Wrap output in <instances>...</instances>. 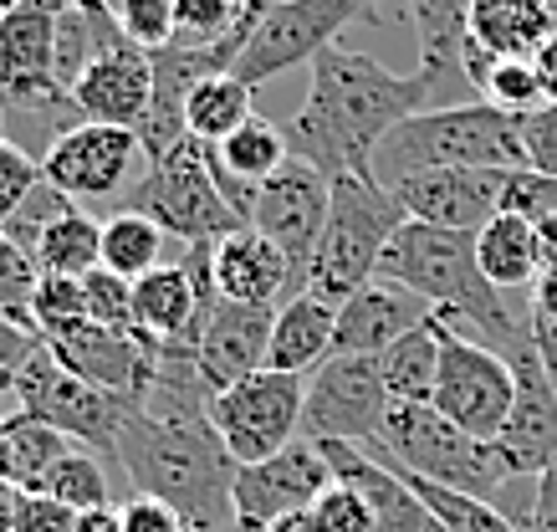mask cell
<instances>
[{"label": "cell", "mask_w": 557, "mask_h": 532, "mask_svg": "<svg viewBox=\"0 0 557 532\" xmlns=\"http://www.w3.org/2000/svg\"><path fill=\"white\" fill-rule=\"evenodd\" d=\"M41 492H47L51 502L72 507V512H102V507H113L102 456H92V450H83V446H72L62 461L51 466L47 481H41Z\"/></svg>", "instance_id": "33"}, {"label": "cell", "mask_w": 557, "mask_h": 532, "mask_svg": "<svg viewBox=\"0 0 557 532\" xmlns=\"http://www.w3.org/2000/svg\"><path fill=\"white\" fill-rule=\"evenodd\" d=\"M77 323H87V302H83V276H47L36 282L32 293V327L36 338H62Z\"/></svg>", "instance_id": "35"}, {"label": "cell", "mask_w": 557, "mask_h": 532, "mask_svg": "<svg viewBox=\"0 0 557 532\" xmlns=\"http://www.w3.org/2000/svg\"><path fill=\"white\" fill-rule=\"evenodd\" d=\"M251 98H256V87H246L236 72H225V77H210V83H200L195 92H189V103H185L189 138H200V144H220L225 134H236L240 123L256 113Z\"/></svg>", "instance_id": "32"}, {"label": "cell", "mask_w": 557, "mask_h": 532, "mask_svg": "<svg viewBox=\"0 0 557 532\" xmlns=\"http://www.w3.org/2000/svg\"><path fill=\"white\" fill-rule=\"evenodd\" d=\"M102 11H108V16H113V11H119V0H98Z\"/></svg>", "instance_id": "57"}, {"label": "cell", "mask_w": 557, "mask_h": 532, "mask_svg": "<svg viewBox=\"0 0 557 532\" xmlns=\"http://www.w3.org/2000/svg\"><path fill=\"white\" fill-rule=\"evenodd\" d=\"M83 302H87V323L134 333V282L113 276L108 267H92L83 276Z\"/></svg>", "instance_id": "38"}, {"label": "cell", "mask_w": 557, "mask_h": 532, "mask_svg": "<svg viewBox=\"0 0 557 532\" xmlns=\"http://www.w3.org/2000/svg\"><path fill=\"white\" fill-rule=\"evenodd\" d=\"M435 318L430 302L414 293L394 287V282H369L358 287L348 302H338V327H333V354H363L379 359L388 344H399L409 327H420Z\"/></svg>", "instance_id": "24"}, {"label": "cell", "mask_w": 557, "mask_h": 532, "mask_svg": "<svg viewBox=\"0 0 557 532\" xmlns=\"http://www.w3.org/2000/svg\"><path fill=\"white\" fill-rule=\"evenodd\" d=\"M72 5H83V11H102L98 0H72Z\"/></svg>", "instance_id": "56"}, {"label": "cell", "mask_w": 557, "mask_h": 532, "mask_svg": "<svg viewBox=\"0 0 557 532\" xmlns=\"http://www.w3.org/2000/svg\"><path fill=\"white\" fill-rule=\"evenodd\" d=\"M312 522H318V532H373L369 502L358 497L354 486H343V481H333V486L312 502Z\"/></svg>", "instance_id": "42"}, {"label": "cell", "mask_w": 557, "mask_h": 532, "mask_svg": "<svg viewBox=\"0 0 557 532\" xmlns=\"http://www.w3.org/2000/svg\"><path fill=\"white\" fill-rule=\"evenodd\" d=\"M0 532H16V492L0 486Z\"/></svg>", "instance_id": "51"}, {"label": "cell", "mask_w": 557, "mask_h": 532, "mask_svg": "<svg viewBox=\"0 0 557 532\" xmlns=\"http://www.w3.org/2000/svg\"><path fill=\"white\" fill-rule=\"evenodd\" d=\"M41 185V159L16 144V138H0V225L21 210V200Z\"/></svg>", "instance_id": "40"}, {"label": "cell", "mask_w": 557, "mask_h": 532, "mask_svg": "<svg viewBox=\"0 0 557 532\" xmlns=\"http://www.w3.org/2000/svg\"><path fill=\"white\" fill-rule=\"evenodd\" d=\"M153 103V62L138 52L134 41H123L113 52H102L92 67L72 87V108L83 123H113V128H134L149 119Z\"/></svg>", "instance_id": "21"}, {"label": "cell", "mask_w": 557, "mask_h": 532, "mask_svg": "<svg viewBox=\"0 0 557 532\" xmlns=\"http://www.w3.org/2000/svg\"><path fill=\"white\" fill-rule=\"evenodd\" d=\"M384 0H276L261 11L246 52L236 57V77L246 87H261L282 72L318 62L354 21H373Z\"/></svg>", "instance_id": "8"}, {"label": "cell", "mask_w": 557, "mask_h": 532, "mask_svg": "<svg viewBox=\"0 0 557 532\" xmlns=\"http://www.w3.org/2000/svg\"><path fill=\"white\" fill-rule=\"evenodd\" d=\"M322 461L333 471V481L354 486L358 497L369 502L373 532H445L440 517L420 502V492L399 477V466L379 456L369 446H348V441H318Z\"/></svg>", "instance_id": "17"}, {"label": "cell", "mask_w": 557, "mask_h": 532, "mask_svg": "<svg viewBox=\"0 0 557 532\" xmlns=\"http://www.w3.org/2000/svg\"><path fill=\"white\" fill-rule=\"evenodd\" d=\"M0 435H5V450H11V486L16 492H41L47 471L72 450L62 430H51L47 420H32L21 410L11 420H0Z\"/></svg>", "instance_id": "31"}, {"label": "cell", "mask_w": 557, "mask_h": 532, "mask_svg": "<svg viewBox=\"0 0 557 532\" xmlns=\"http://www.w3.org/2000/svg\"><path fill=\"white\" fill-rule=\"evenodd\" d=\"M16 415V374H0V420Z\"/></svg>", "instance_id": "52"}, {"label": "cell", "mask_w": 557, "mask_h": 532, "mask_svg": "<svg viewBox=\"0 0 557 532\" xmlns=\"http://www.w3.org/2000/svg\"><path fill=\"white\" fill-rule=\"evenodd\" d=\"M424 108H435L430 72H388L369 52L327 47L312 62V87L287 128V144L327 180H369L373 149L384 144V134Z\"/></svg>", "instance_id": "1"}, {"label": "cell", "mask_w": 557, "mask_h": 532, "mask_svg": "<svg viewBox=\"0 0 557 532\" xmlns=\"http://www.w3.org/2000/svg\"><path fill=\"white\" fill-rule=\"evenodd\" d=\"M36 348H41V338H36L32 327H16L11 318H0V374H16Z\"/></svg>", "instance_id": "46"}, {"label": "cell", "mask_w": 557, "mask_h": 532, "mask_svg": "<svg viewBox=\"0 0 557 532\" xmlns=\"http://www.w3.org/2000/svg\"><path fill=\"white\" fill-rule=\"evenodd\" d=\"M240 5H246V11H256V16H261V11H267V5H276V0H240Z\"/></svg>", "instance_id": "54"}, {"label": "cell", "mask_w": 557, "mask_h": 532, "mask_svg": "<svg viewBox=\"0 0 557 532\" xmlns=\"http://www.w3.org/2000/svg\"><path fill=\"white\" fill-rule=\"evenodd\" d=\"M256 21L261 16L240 0H180V32L170 47H215L231 36H251Z\"/></svg>", "instance_id": "34"}, {"label": "cell", "mask_w": 557, "mask_h": 532, "mask_svg": "<svg viewBox=\"0 0 557 532\" xmlns=\"http://www.w3.org/2000/svg\"><path fill=\"white\" fill-rule=\"evenodd\" d=\"M333 327H338V308L318 293H292L276 318H271V344H267V369L276 374H312L327 354H333Z\"/></svg>", "instance_id": "25"}, {"label": "cell", "mask_w": 557, "mask_h": 532, "mask_svg": "<svg viewBox=\"0 0 557 532\" xmlns=\"http://www.w3.org/2000/svg\"><path fill=\"white\" fill-rule=\"evenodd\" d=\"M471 5H496V0H471Z\"/></svg>", "instance_id": "59"}, {"label": "cell", "mask_w": 557, "mask_h": 532, "mask_svg": "<svg viewBox=\"0 0 557 532\" xmlns=\"http://www.w3.org/2000/svg\"><path fill=\"white\" fill-rule=\"evenodd\" d=\"M164 231L149 221V215H138V210H119V215H108L102 221V267L123 282H144L153 267H164Z\"/></svg>", "instance_id": "30"}, {"label": "cell", "mask_w": 557, "mask_h": 532, "mask_svg": "<svg viewBox=\"0 0 557 532\" xmlns=\"http://www.w3.org/2000/svg\"><path fill=\"white\" fill-rule=\"evenodd\" d=\"M405 221V206L373 180H358V174L333 180V206H327L318 257L307 267V293L327 297L333 308L348 302L358 287H369L379 276V257Z\"/></svg>", "instance_id": "4"}, {"label": "cell", "mask_w": 557, "mask_h": 532, "mask_svg": "<svg viewBox=\"0 0 557 532\" xmlns=\"http://www.w3.org/2000/svg\"><path fill=\"white\" fill-rule=\"evenodd\" d=\"M388 420V389L379 359L363 354H327L307 374L302 430L307 441H348V446H379Z\"/></svg>", "instance_id": "12"}, {"label": "cell", "mask_w": 557, "mask_h": 532, "mask_svg": "<svg viewBox=\"0 0 557 532\" xmlns=\"http://www.w3.org/2000/svg\"><path fill=\"white\" fill-rule=\"evenodd\" d=\"M113 21L138 52H164L180 32V0H119Z\"/></svg>", "instance_id": "37"}, {"label": "cell", "mask_w": 557, "mask_h": 532, "mask_svg": "<svg viewBox=\"0 0 557 532\" xmlns=\"http://www.w3.org/2000/svg\"><path fill=\"white\" fill-rule=\"evenodd\" d=\"M41 282V267L26 246L0 231V318H11L16 327H32V293ZM36 333V327H32Z\"/></svg>", "instance_id": "36"}, {"label": "cell", "mask_w": 557, "mask_h": 532, "mask_svg": "<svg viewBox=\"0 0 557 532\" xmlns=\"http://www.w3.org/2000/svg\"><path fill=\"white\" fill-rule=\"evenodd\" d=\"M271 308H246V302H225L215 297V308L205 318L200 348H195V369H200L205 395L215 399L231 384L251 379L267 369V344H271Z\"/></svg>", "instance_id": "20"}, {"label": "cell", "mask_w": 557, "mask_h": 532, "mask_svg": "<svg viewBox=\"0 0 557 532\" xmlns=\"http://www.w3.org/2000/svg\"><path fill=\"white\" fill-rule=\"evenodd\" d=\"M435 338H440V369H435V405L450 425H460L466 435L496 446V435L507 425L511 399H517V379L511 363L502 354H491L486 344H475L466 333H456L450 323L435 318Z\"/></svg>", "instance_id": "10"}, {"label": "cell", "mask_w": 557, "mask_h": 532, "mask_svg": "<svg viewBox=\"0 0 557 532\" xmlns=\"http://www.w3.org/2000/svg\"><path fill=\"white\" fill-rule=\"evenodd\" d=\"M47 354L67 374L98 384L108 395H123V399H138L144 384L153 379L159 369V354H153L138 333H123V327H102V323H77L72 333L62 338H47Z\"/></svg>", "instance_id": "19"}, {"label": "cell", "mask_w": 557, "mask_h": 532, "mask_svg": "<svg viewBox=\"0 0 557 532\" xmlns=\"http://www.w3.org/2000/svg\"><path fill=\"white\" fill-rule=\"evenodd\" d=\"M502 210L507 215H522V221H547L557 215V180L553 174H537V170H511L507 174V189H502Z\"/></svg>", "instance_id": "41"}, {"label": "cell", "mask_w": 557, "mask_h": 532, "mask_svg": "<svg viewBox=\"0 0 557 532\" xmlns=\"http://www.w3.org/2000/svg\"><path fill=\"white\" fill-rule=\"evenodd\" d=\"M471 36L491 57H537L557 36V16L547 0H496L471 5Z\"/></svg>", "instance_id": "27"}, {"label": "cell", "mask_w": 557, "mask_h": 532, "mask_svg": "<svg viewBox=\"0 0 557 532\" xmlns=\"http://www.w3.org/2000/svg\"><path fill=\"white\" fill-rule=\"evenodd\" d=\"M5 5H16V0H0V16H5Z\"/></svg>", "instance_id": "58"}, {"label": "cell", "mask_w": 557, "mask_h": 532, "mask_svg": "<svg viewBox=\"0 0 557 532\" xmlns=\"http://www.w3.org/2000/svg\"><path fill=\"white\" fill-rule=\"evenodd\" d=\"M537 231V251H542V267H557V215H547V221L532 225Z\"/></svg>", "instance_id": "49"}, {"label": "cell", "mask_w": 557, "mask_h": 532, "mask_svg": "<svg viewBox=\"0 0 557 532\" xmlns=\"http://www.w3.org/2000/svg\"><path fill=\"white\" fill-rule=\"evenodd\" d=\"M267 532H318V522H312V507H307V512L282 517V522H271Z\"/></svg>", "instance_id": "50"}, {"label": "cell", "mask_w": 557, "mask_h": 532, "mask_svg": "<svg viewBox=\"0 0 557 532\" xmlns=\"http://www.w3.org/2000/svg\"><path fill=\"white\" fill-rule=\"evenodd\" d=\"M435 369H440V338H435V318H430V323L409 327L399 344H388L379 354L388 405H430L435 399Z\"/></svg>", "instance_id": "28"}, {"label": "cell", "mask_w": 557, "mask_h": 532, "mask_svg": "<svg viewBox=\"0 0 557 532\" xmlns=\"http://www.w3.org/2000/svg\"><path fill=\"white\" fill-rule=\"evenodd\" d=\"M210 282H215V293L225 302H246V308H271V312L297 293L292 261L251 225L225 236L220 246H210Z\"/></svg>", "instance_id": "23"}, {"label": "cell", "mask_w": 557, "mask_h": 532, "mask_svg": "<svg viewBox=\"0 0 557 532\" xmlns=\"http://www.w3.org/2000/svg\"><path fill=\"white\" fill-rule=\"evenodd\" d=\"M527 308L542 323H557V267H542V276L532 282V293H527Z\"/></svg>", "instance_id": "48"}, {"label": "cell", "mask_w": 557, "mask_h": 532, "mask_svg": "<svg viewBox=\"0 0 557 532\" xmlns=\"http://www.w3.org/2000/svg\"><path fill=\"white\" fill-rule=\"evenodd\" d=\"M123 210L149 215L164 236L185 240V246H220L225 236L246 231V221L236 215V206L225 200V189L215 180L210 144H200V138H180L159 164H149L144 180L123 195Z\"/></svg>", "instance_id": "5"}, {"label": "cell", "mask_w": 557, "mask_h": 532, "mask_svg": "<svg viewBox=\"0 0 557 532\" xmlns=\"http://www.w3.org/2000/svg\"><path fill=\"white\" fill-rule=\"evenodd\" d=\"M522 149H527V170L557 180V103L522 113Z\"/></svg>", "instance_id": "43"}, {"label": "cell", "mask_w": 557, "mask_h": 532, "mask_svg": "<svg viewBox=\"0 0 557 532\" xmlns=\"http://www.w3.org/2000/svg\"><path fill=\"white\" fill-rule=\"evenodd\" d=\"M67 210H72V200H67V195H62L57 185H47V174H41V185H36L32 195L21 200V210H16V215H11L5 225H0V231H5L11 240H16V246L36 251V240H41V231H47V225L57 221V215H67Z\"/></svg>", "instance_id": "39"}, {"label": "cell", "mask_w": 557, "mask_h": 532, "mask_svg": "<svg viewBox=\"0 0 557 532\" xmlns=\"http://www.w3.org/2000/svg\"><path fill=\"white\" fill-rule=\"evenodd\" d=\"M0 486H11V450H5V435H0ZM16 492V486H11Z\"/></svg>", "instance_id": "53"}, {"label": "cell", "mask_w": 557, "mask_h": 532, "mask_svg": "<svg viewBox=\"0 0 557 532\" xmlns=\"http://www.w3.org/2000/svg\"><path fill=\"white\" fill-rule=\"evenodd\" d=\"M333 486V471L322 461L318 441H292L287 450H276L267 461L236 466L231 481V517L240 532H267L271 522H282L292 512H307L312 502Z\"/></svg>", "instance_id": "15"}, {"label": "cell", "mask_w": 557, "mask_h": 532, "mask_svg": "<svg viewBox=\"0 0 557 532\" xmlns=\"http://www.w3.org/2000/svg\"><path fill=\"white\" fill-rule=\"evenodd\" d=\"M420 36V72L435 83V108L475 103L466 47H471V0H399Z\"/></svg>", "instance_id": "22"}, {"label": "cell", "mask_w": 557, "mask_h": 532, "mask_svg": "<svg viewBox=\"0 0 557 532\" xmlns=\"http://www.w3.org/2000/svg\"><path fill=\"white\" fill-rule=\"evenodd\" d=\"M149 159L134 128H113V123H77L67 134H57L47 154H41V174L47 185H57L72 206H102V200H123L128 189L144 180Z\"/></svg>", "instance_id": "13"}, {"label": "cell", "mask_w": 557, "mask_h": 532, "mask_svg": "<svg viewBox=\"0 0 557 532\" xmlns=\"http://www.w3.org/2000/svg\"><path fill=\"white\" fill-rule=\"evenodd\" d=\"M379 456H388L394 466H405L414 477L435 481V486H450V492H466L475 502H496L502 486L517 481L507 471V461L496 456V446L466 435L460 425H450L435 405H388L384 420V441Z\"/></svg>", "instance_id": "6"}, {"label": "cell", "mask_w": 557, "mask_h": 532, "mask_svg": "<svg viewBox=\"0 0 557 532\" xmlns=\"http://www.w3.org/2000/svg\"><path fill=\"white\" fill-rule=\"evenodd\" d=\"M373 282H394L435 308L440 323L486 344L491 354H522L532 344V318L511 312L507 293H496L481 267H475V236L466 231H440V225L405 221L379 257Z\"/></svg>", "instance_id": "2"}, {"label": "cell", "mask_w": 557, "mask_h": 532, "mask_svg": "<svg viewBox=\"0 0 557 532\" xmlns=\"http://www.w3.org/2000/svg\"><path fill=\"white\" fill-rule=\"evenodd\" d=\"M430 170H527L522 119L481 98L456 108H424L384 134V144L373 149L369 180L379 189H394Z\"/></svg>", "instance_id": "3"}, {"label": "cell", "mask_w": 557, "mask_h": 532, "mask_svg": "<svg viewBox=\"0 0 557 532\" xmlns=\"http://www.w3.org/2000/svg\"><path fill=\"white\" fill-rule=\"evenodd\" d=\"M475 267L496 293H532V282L542 276V251H537V231L522 215L496 210L481 231H475Z\"/></svg>", "instance_id": "26"}, {"label": "cell", "mask_w": 557, "mask_h": 532, "mask_svg": "<svg viewBox=\"0 0 557 532\" xmlns=\"http://www.w3.org/2000/svg\"><path fill=\"white\" fill-rule=\"evenodd\" d=\"M327 206H333V180L318 174L297 154L271 174L267 185L256 189L251 231H261V236L292 261L297 293H307V267L318 257L322 225H327Z\"/></svg>", "instance_id": "14"}, {"label": "cell", "mask_w": 557, "mask_h": 532, "mask_svg": "<svg viewBox=\"0 0 557 532\" xmlns=\"http://www.w3.org/2000/svg\"><path fill=\"white\" fill-rule=\"evenodd\" d=\"M527 532H557V461L537 477V492H532V517H527Z\"/></svg>", "instance_id": "47"}, {"label": "cell", "mask_w": 557, "mask_h": 532, "mask_svg": "<svg viewBox=\"0 0 557 532\" xmlns=\"http://www.w3.org/2000/svg\"><path fill=\"white\" fill-rule=\"evenodd\" d=\"M511 379H517V399L502 435H496V456L507 461L517 481L542 477L557 461V384L547 379L537 359V344H527L522 354H511Z\"/></svg>", "instance_id": "16"}, {"label": "cell", "mask_w": 557, "mask_h": 532, "mask_svg": "<svg viewBox=\"0 0 557 532\" xmlns=\"http://www.w3.org/2000/svg\"><path fill=\"white\" fill-rule=\"evenodd\" d=\"M72 0H16L0 16V103L11 123H57L77 128L67 87L57 83V21Z\"/></svg>", "instance_id": "7"}, {"label": "cell", "mask_w": 557, "mask_h": 532, "mask_svg": "<svg viewBox=\"0 0 557 532\" xmlns=\"http://www.w3.org/2000/svg\"><path fill=\"white\" fill-rule=\"evenodd\" d=\"M119 532H189V522L159 497H128L119 507Z\"/></svg>", "instance_id": "45"}, {"label": "cell", "mask_w": 557, "mask_h": 532, "mask_svg": "<svg viewBox=\"0 0 557 532\" xmlns=\"http://www.w3.org/2000/svg\"><path fill=\"white\" fill-rule=\"evenodd\" d=\"M507 174L511 170H430V174L405 180V185H394L388 195L405 206L409 221L475 236L502 210Z\"/></svg>", "instance_id": "18"}, {"label": "cell", "mask_w": 557, "mask_h": 532, "mask_svg": "<svg viewBox=\"0 0 557 532\" xmlns=\"http://www.w3.org/2000/svg\"><path fill=\"white\" fill-rule=\"evenodd\" d=\"M0 138H11V113H5V103H0Z\"/></svg>", "instance_id": "55"}, {"label": "cell", "mask_w": 557, "mask_h": 532, "mask_svg": "<svg viewBox=\"0 0 557 532\" xmlns=\"http://www.w3.org/2000/svg\"><path fill=\"white\" fill-rule=\"evenodd\" d=\"M32 257L47 276H87L92 267H102V221H92L83 206H72L67 215H57L41 231Z\"/></svg>", "instance_id": "29"}, {"label": "cell", "mask_w": 557, "mask_h": 532, "mask_svg": "<svg viewBox=\"0 0 557 532\" xmlns=\"http://www.w3.org/2000/svg\"><path fill=\"white\" fill-rule=\"evenodd\" d=\"M16 410L32 415V420H47L51 430H62L72 446L119 461V435H123L128 410H134V399L108 395L98 384L67 374V369L47 354V344H41L32 359L16 369Z\"/></svg>", "instance_id": "9"}, {"label": "cell", "mask_w": 557, "mask_h": 532, "mask_svg": "<svg viewBox=\"0 0 557 532\" xmlns=\"http://www.w3.org/2000/svg\"><path fill=\"white\" fill-rule=\"evenodd\" d=\"M83 512H72L47 492H16V532H77Z\"/></svg>", "instance_id": "44"}, {"label": "cell", "mask_w": 557, "mask_h": 532, "mask_svg": "<svg viewBox=\"0 0 557 532\" xmlns=\"http://www.w3.org/2000/svg\"><path fill=\"white\" fill-rule=\"evenodd\" d=\"M302 399L307 379L276 374V369H261V374L240 379L225 395L210 399V420H215L231 461H267L276 450H287L292 441H302Z\"/></svg>", "instance_id": "11"}]
</instances>
